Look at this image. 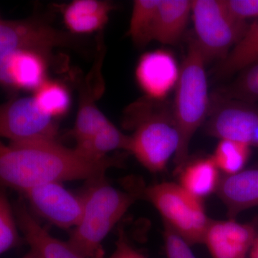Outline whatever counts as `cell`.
Here are the masks:
<instances>
[{
	"instance_id": "3",
	"label": "cell",
	"mask_w": 258,
	"mask_h": 258,
	"mask_svg": "<svg viewBox=\"0 0 258 258\" xmlns=\"http://www.w3.org/2000/svg\"><path fill=\"white\" fill-rule=\"evenodd\" d=\"M206 63L193 38L180 68L172 110L180 136V145L175 155V162L179 167L186 164L191 139L209 115L210 97Z\"/></svg>"
},
{
	"instance_id": "24",
	"label": "cell",
	"mask_w": 258,
	"mask_h": 258,
	"mask_svg": "<svg viewBox=\"0 0 258 258\" xmlns=\"http://www.w3.org/2000/svg\"><path fill=\"white\" fill-rule=\"evenodd\" d=\"M33 97L40 110L53 118L64 115L71 105L69 91L62 84L55 81L44 83L35 91Z\"/></svg>"
},
{
	"instance_id": "12",
	"label": "cell",
	"mask_w": 258,
	"mask_h": 258,
	"mask_svg": "<svg viewBox=\"0 0 258 258\" xmlns=\"http://www.w3.org/2000/svg\"><path fill=\"white\" fill-rule=\"evenodd\" d=\"M256 236L255 229L250 224L233 220H211L203 243L206 244L212 258H245Z\"/></svg>"
},
{
	"instance_id": "4",
	"label": "cell",
	"mask_w": 258,
	"mask_h": 258,
	"mask_svg": "<svg viewBox=\"0 0 258 258\" xmlns=\"http://www.w3.org/2000/svg\"><path fill=\"white\" fill-rule=\"evenodd\" d=\"M139 113H134L135 126L131 136L129 152L151 172L164 170L169 159L175 155L180 145V136L172 111L152 113L144 104H139Z\"/></svg>"
},
{
	"instance_id": "21",
	"label": "cell",
	"mask_w": 258,
	"mask_h": 258,
	"mask_svg": "<svg viewBox=\"0 0 258 258\" xmlns=\"http://www.w3.org/2000/svg\"><path fill=\"white\" fill-rule=\"evenodd\" d=\"M131 141V136L122 133L109 121L93 137L78 144L76 148L90 157L103 158L112 151L122 149L129 152Z\"/></svg>"
},
{
	"instance_id": "23",
	"label": "cell",
	"mask_w": 258,
	"mask_h": 258,
	"mask_svg": "<svg viewBox=\"0 0 258 258\" xmlns=\"http://www.w3.org/2000/svg\"><path fill=\"white\" fill-rule=\"evenodd\" d=\"M250 147L246 144L221 139L212 155L215 164L226 175H232L243 170L248 160Z\"/></svg>"
},
{
	"instance_id": "27",
	"label": "cell",
	"mask_w": 258,
	"mask_h": 258,
	"mask_svg": "<svg viewBox=\"0 0 258 258\" xmlns=\"http://www.w3.org/2000/svg\"><path fill=\"white\" fill-rule=\"evenodd\" d=\"M164 239L167 258H196L190 244L166 224Z\"/></svg>"
},
{
	"instance_id": "7",
	"label": "cell",
	"mask_w": 258,
	"mask_h": 258,
	"mask_svg": "<svg viewBox=\"0 0 258 258\" xmlns=\"http://www.w3.org/2000/svg\"><path fill=\"white\" fill-rule=\"evenodd\" d=\"M76 43L73 35L40 19L0 21V60L20 50L38 52L50 58L53 49L72 47Z\"/></svg>"
},
{
	"instance_id": "6",
	"label": "cell",
	"mask_w": 258,
	"mask_h": 258,
	"mask_svg": "<svg viewBox=\"0 0 258 258\" xmlns=\"http://www.w3.org/2000/svg\"><path fill=\"white\" fill-rule=\"evenodd\" d=\"M146 198L157 208L166 225L189 244L203 243L210 218L203 202L179 184L162 182L144 190Z\"/></svg>"
},
{
	"instance_id": "31",
	"label": "cell",
	"mask_w": 258,
	"mask_h": 258,
	"mask_svg": "<svg viewBox=\"0 0 258 258\" xmlns=\"http://www.w3.org/2000/svg\"><path fill=\"white\" fill-rule=\"evenodd\" d=\"M21 258H38V257H37V254H35L32 249H30L28 253L25 254V255Z\"/></svg>"
},
{
	"instance_id": "15",
	"label": "cell",
	"mask_w": 258,
	"mask_h": 258,
	"mask_svg": "<svg viewBox=\"0 0 258 258\" xmlns=\"http://www.w3.org/2000/svg\"><path fill=\"white\" fill-rule=\"evenodd\" d=\"M14 212L19 229L38 258H86L69 241L64 242L51 235L32 216L24 202L20 200L15 204Z\"/></svg>"
},
{
	"instance_id": "29",
	"label": "cell",
	"mask_w": 258,
	"mask_h": 258,
	"mask_svg": "<svg viewBox=\"0 0 258 258\" xmlns=\"http://www.w3.org/2000/svg\"><path fill=\"white\" fill-rule=\"evenodd\" d=\"M101 258H146L143 254L134 248L129 243L124 232L119 230L118 238L115 242V248L113 253L108 257Z\"/></svg>"
},
{
	"instance_id": "26",
	"label": "cell",
	"mask_w": 258,
	"mask_h": 258,
	"mask_svg": "<svg viewBox=\"0 0 258 258\" xmlns=\"http://www.w3.org/2000/svg\"><path fill=\"white\" fill-rule=\"evenodd\" d=\"M14 208L5 193L0 196V252H8L21 243Z\"/></svg>"
},
{
	"instance_id": "1",
	"label": "cell",
	"mask_w": 258,
	"mask_h": 258,
	"mask_svg": "<svg viewBox=\"0 0 258 258\" xmlns=\"http://www.w3.org/2000/svg\"><path fill=\"white\" fill-rule=\"evenodd\" d=\"M120 158L90 157L57 141L35 143L1 144L0 179L5 186L26 190L50 183L74 180L97 181L106 171L119 166Z\"/></svg>"
},
{
	"instance_id": "5",
	"label": "cell",
	"mask_w": 258,
	"mask_h": 258,
	"mask_svg": "<svg viewBox=\"0 0 258 258\" xmlns=\"http://www.w3.org/2000/svg\"><path fill=\"white\" fill-rule=\"evenodd\" d=\"M191 16L195 42L206 60H223L245 33L249 25L237 20L224 0H193Z\"/></svg>"
},
{
	"instance_id": "25",
	"label": "cell",
	"mask_w": 258,
	"mask_h": 258,
	"mask_svg": "<svg viewBox=\"0 0 258 258\" xmlns=\"http://www.w3.org/2000/svg\"><path fill=\"white\" fill-rule=\"evenodd\" d=\"M228 100L254 103L258 101V61L245 68L225 90Z\"/></svg>"
},
{
	"instance_id": "30",
	"label": "cell",
	"mask_w": 258,
	"mask_h": 258,
	"mask_svg": "<svg viewBox=\"0 0 258 258\" xmlns=\"http://www.w3.org/2000/svg\"><path fill=\"white\" fill-rule=\"evenodd\" d=\"M249 258H258V234L249 252Z\"/></svg>"
},
{
	"instance_id": "2",
	"label": "cell",
	"mask_w": 258,
	"mask_h": 258,
	"mask_svg": "<svg viewBox=\"0 0 258 258\" xmlns=\"http://www.w3.org/2000/svg\"><path fill=\"white\" fill-rule=\"evenodd\" d=\"M82 196L84 200L82 218L68 241L86 258L103 257L102 242L136 198L108 184L105 178L91 182Z\"/></svg>"
},
{
	"instance_id": "20",
	"label": "cell",
	"mask_w": 258,
	"mask_h": 258,
	"mask_svg": "<svg viewBox=\"0 0 258 258\" xmlns=\"http://www.w3.org/2000/svg\"><path fill=\"white\" fill-rule=\"evenodd\" d=\"M258 61V20L249 25L245 33L217 70L219 77L240 72Z\"/></svg>"
},
{
	"instance_id": "16",
	"label": "cell",
	"mask_w": 258,
	"mask_h": 258,
	"mask_svg": "<svg viewBox=\"0 0 258 258\" xmlns=\"http://www.w3.org/2000/svg\"><path fill=\"white\" fill-rule=\"evenodd\" d=\"M217 193L231 217L258 207V169L224 176L220 179Z\"/></svg>"
},
{
	"instance_id": "19",
	"label": "cell",
	"mask_w": 258,
	"mask_h": 258,
	"mask_svg": "<svg viewBox=\"0 0 258 258\" xmlns=\"http://www.w3.org/2000/svg\"><path fill=\"white\" fill-rule=\"evenodd\" d=\"M219 171L213 158H205L185 166L179 184L190 195L203 200L217 191L220 184Z\"/></svg>"
},
{
	"instance_id": "28",
	"label": "cell",
	"mask_w": 258,
	"mask_h": 258,
	"mask_svg": "<svg viewBox=\"0 0 258 258\" xmlns=\"http://www.w3.org/2000/svg\"><path fill=\"white\" fill-rule=\"evenodd\" d=\"M227 10L237 20L247 22L258 18V0H224Z\"/></svg>"
},
{
	"instance_id": "11",
	"label": "cell",
	"mask_w": 258,
	"mask_h": 258,
	"mask_svg": "<svg viewBox=\"0 0 258 258\" xmlns=\"http://www.w3.org/2000/svg\"><path fill=\"white\" fill-rule=\"evenodd\" d=\"M215 108L207 125L208 134L258 149V107L228 100Z\"/></svg>"
},
{
	"instance_id": "9",
	"label": "cell",
	"mask_w": 258,
	"mask_h": 258,
	"mask_svg": "<svg viewBox=\"0 0 258 258\" xmlns=\"http://www.w3.org/2000/svg\"><path fill=\"white\" fill-rule=\"evenodd\" d=\"M97 43L98 51L94 66L79 87V109L74 128L71 132L76 145L91 139L110 121L96 104L105 89L101 68L106 48L101 33Z\"/></svg>"
},
{
	"instance_id": "13",
	"label": "cell",
	"mask_w": 258,
	"mask_h": 258,
	"mask_svg": "<svg viewBox=\"0 0 258 258\" xmlns=\"http://www.w3.org/2000/svg\"><path fill=\"white\" fill-rule=\"evenodd\" d=\"M174 57L165 50L147 52L141 57L136 68V79L152 99H161L175 87L179 76Z\"/></svg>"
},
{
	"instance_id": "10",
	"label": "cell",
	"mask_w": 258,
	"mask_h": 258,
	"mask_svg": "<svg viewBox=\"0 0 258 258\" xmlns=\"http://www.w3.org/2000/svg\"><path fill=\"white\" fill-rule=\"evenodd\" d=\"M24 192L37 215L59 228H75L82 218L83 196L71 192L61 183L40 185Z\"/></svg>"
},
{
	"instance_id": "8",
	"label": "cell",
	"mask_w": 258,
	"mask_h": 258,
	"mask_svg": "<svg viewBox=\"0 0 258 258\" xmlns=\"http://www.w3.org/2000/svg\"><path fill=\"white\" fill-rule=\"evenodd\" d=\"M0 133L13 144L57 141L54 118L40 110L34 97L16 98L2 106Z\"/></svg>"
},
{
	"instance_id": "14",
	"label": "cell",
	"mask_w": 258,
	"mask_h": 258,
	"mask_svg": "<svg viewBox=\"0 0 258 258\" xmlns=\"http://www.w3.org/2000/svg\"><path fill=\"white\" fill-rule=\"evenodd\" d=\"M49 58L32 52L20 50L0 60L2 84L15 89L36 90L46 82Z\"/></svg>"
},
{
	"instance_id": "22",
	"label": "cell",
	"mask_w": 258,
	"mask_h": 258,
	"mask_svg": "<svg viewBox=\"0 0 258 258\" xmlns=\"http://www.w3.org/2000/svg\"><path fill=\"white\" fill-rule=\"evenodd\" d=\"M160 0H136L129 23L128 34L134 43L144 46L153 40L154 24Z\"/></svg>"
},
{
	"instance_id": "17",
	"label": "cell",
	"mask_w": 258,
	"mask_h": 258,
	"mask_svg": "<svg viewBox=\"0 0 258 258\" xmlns=\"http://www.w3.org/2000/svg\"><path fill=\"white\" fill-rule=\"evenodd\" d=\"M114 7L103 0H75L62 10L64 25L72 35L102 32Z\"/></svg>"
},
{
	"instance_id": "18",
	"label": "cell",
	"mask_w": 258,
	"mask_h": 258,
	"mask_svg": "<svg viewBox=\"0 0 258 258\" xmlns=\"http://www.w3.org/2000/svg\"><path fill=\"white\" fill-rule=\"evenodd\" d=\"M192 1L160 0L158 6L153 40L175 45L182 36L189 16Z\"/></svg>"
}]
</instances>
